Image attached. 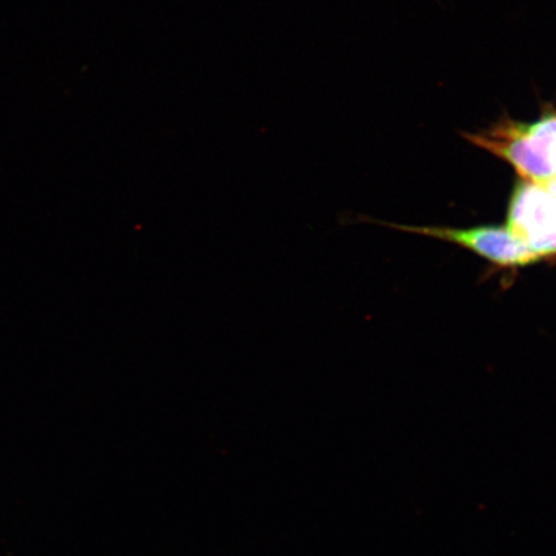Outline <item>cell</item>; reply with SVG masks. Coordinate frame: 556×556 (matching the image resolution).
Masks as SVG:
<instances>
[{
  "instance_id": "cell-1",
  "label": "cell",
  "mask_w": 556,
  "mask_h": 556,
  "mask_svg": "<svg viewBox=\"0 0 556 556\" xmlns=\"http://www.w3.org/2000/svg\"><path fill=\"white\" fill-rule=\"evenodd\" d=\"M467 138L513 165L521 180L545 186L556 178V114L531 125L504 117L483 134Z\"/></svg>"
},
{
  "instance_id": "cell-2",
  "label": "cell",
  "mask_w": 556,
  "mask_h": 556,
  "mask_svg": "<svg viewBox=\"0 0 556 556\" xmlns=\"http://www.w3.org/2000/svg\"><path fill=\"white\" fill-rule=\"evenodd\" d=\"M506 228L542 258L556 254L555 194L542 185L518 182L511 194Z\"/></svg>"
},
{
  "instance_id": "cell-3",
  "label": "cell",
  "mask_w": 556,
  "mask_h": 556,
  "mask_svg": "<svg viewBox=\"0 0 556 556\" xmlns=\"http://www.w3.org/2000/svg\"><path fill=\"white\" fill-rule=\"evenodd\" d=\"M407 232L429 236V238L454 242L471 250L486 261L502 267H526L538 263L541 255L533 253L523 242L509 232L506 227L484 226L469 229L447 227H406Z\"/></svg>"
},
{
  "instance_id": "cell-4",
  "label": "cell",
  "mask_w": 556,
  "mask_h": 556,
  "mask_svg": "<svg viewBox=\"0 0 556 556\" xmlns=\"http://www.w3.org/2000/svg\"><path fill=\"white\" fill-rule=\"evenodd\" d=\"M546 189L555 194L556 197V178L551 180V182L545 185Z\"/></svg>"
}]
</instances>
